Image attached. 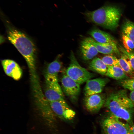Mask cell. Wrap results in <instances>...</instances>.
Instances as JSON below:
<instances>
[{"mask_svg": "<svg viewBox=\"0 0 134 134\" xmlns=\"http://www.w3.org/2000/svg\"><path fill=\"white\" fill-rule=\"evenodd\" d=\"M7 37L25 60L28 65L30 79L38 78L36 67V50L31 39L17 29L9 27Z\"/></svg>", "mask_w": 134, "mask_h": 134, "instance_id": "cell-1", "label": "cell"}, {"mask_svg": "<svg viewBox=\"0 0 134 134\" xmlns=\"http://www.w3.org/2000/svg\"><path fill=\"white\" fill-rule=\"evenodd\" d=\"M104 105L111 115L132 124L134 105L126 90H121L110 94L106 98Z\"/></svg>", "mask_w": 134, "mask_h": 134, "instance_id": "cell-2", "label": "cell"}, {"mask_svg": "<svg viewBox=\"0 0 134 134\" xmlns=\"http://www.w3.org/2000/svg\"><path fill=\"white\" fill-rule=\"evenodd\" d=\"M31 83L35 104L38 113L46 127L52 133H56L58 132L56 116L42 90L39 81Z\"/></svg>", "mask_w": 134, "mask_h": 134, "instance_id": "cell-3", "label": "cell"}, {"mask_svg": "<svg viewBox=\"0 0 134 134\" xmlns=\"http://www.w3.org/2000/svg\"><path fill=\"white\" fill-rule=\"evenodd\" d=\"M84 15L90 21L110 30H115L118 25L121 12L117 7L107 5L92 11H88Z\"/></svg>", "mask_w": 134, "mask_h": 134, "instance_id": "cell-4", "label": "cell"}, {"mask_svg": "<svg viewBox=\"0 0 134 134\" xmlns=\"http://www.w3.org/2000/svg\"><path fill=\"white\" fill-rule=\"evenodd\" d=\"M69 66L66 70V74L79 85L94 77L95 74L81 67L77 61L74 54L71 51L69 57Z\"/></svg>", "mask_w": 134, "mask_h": 134, "instance_id": "cell-5", "label": "cell"}, {"mask_svg": "<svg viewBox=\"0 0 134 134\" xmlns=\"http://www.w3.org/2000/svg\"><path fill=\"white\" fill-rule=\"evenodd\" d=\"M118 118L111 114L102 120L101 126L105 134H129L131 132L128 124L121 122Z\"/></svg>", "mask_w": 134, "mask_h": 134, "instance_id": "cell-6", "label": "cell"}, {"mask_svg": "<svg viewBox=\"0 0 134 134\" xmlns=\"http://www.w3.org/2000/svg\"><path fill=\"white\" fill-rule=\"evenodd\" d=\"M49 103L53 112L61 120L66 122H71L73 120L75 112L69 106L65 100Z\"/></svg>", "mask_w": 134, "mask_h": 134, "instance_id": "cell-7", "label": "cell"}, {"mask_svg": "<svg viewBox=\"0 0 134 134\" xmlns=\"http://www.w3.org/2000/svg\"><path fill=\"white\" fill-rule=\"evenodd\" d=\"M63 91L73 102L77 100L80 91V85L66 74L63 75L61 80Z\"/></svg>", "mask_w": 134, "mask_h": 134, "instance_id": "cell-8", "label": "cell"}, {"mask_svg": "<svg viewBox=\"0 0 134 134\" xmlns=\"http://www.w3.org/2000/svg\"><path fill=\"white\" fill-rule=\"evenodd\" d=\"M45 80L43 92L49 102L64 100V93L58 81Z\"/></svg>", "mask_w": 134, "mask_h": 134, "instance_id": "cell-9", "label": "cell"}, {"mask_svg": "<svg viewBox=\"0 0 134 134\" xmlns=\"http://www.w3.org/2000/svg\"><path fill=\"white\" fill-rule=\"evenodd\" d=\"M106 99L105 95L100 93L85 96L84 100V105L89 112L97 113L104 105Z\"/></svg>", "mask_w": 134, "mask_h": 134, "instance_id": "cell-10", "label": "cell"}, {"mask_svg": "<svg viewBox=\"0 0 134 134\" xmlns=\"http://www.w3.org/2000/svg\"><path fill=\"white\" fill-rule=\"evenodd\" d=\"M109 81L106 78L90 79L86 82L84 92L85 96L100 93Z\"/></svg>", "mask_w": 134, "mask_h": 134, "instance_id": "cell-11", "label": "cell"}, {"mask_svg": "<svg viewBox=\"0 0 134 134\" xmlns=\"http://www.w3.org/2000/svg\"><path fill=\"white\" fill-rule=\"evenodd\" d=\"M1 63L4 71L7 75L16 80L21 78L22 69L15 62L11 60L4 59L1 61Z\"/></svg>", "mask_w": 134, "mask_h": 134, "instance_id": "cell-12", "label": "cell"}, {"mask_svg": "<svg viewBox=\"0 0 134 134\" xmlns=\"http://www.w3.org/2000/svg\"><path fill=\"white\" fill-rule=\"evenodd\" d=\"M60 55H58L56 59L47 66L44 72L45 79L50 81H58V75L62 67L60 60Z\"/></svg>", "mask_w": 134, "mask_h": 134, "instance_id": "cell-13", "label": "cell"}, {"mask_svg": "<svg viewBox=\"0 0 134 134\" xmlns=\"http://www.w3.org/2000/svg\"><path fill=\"white\" fill-rule=\"evenodd\" d=\"M80 49L82 58L85 61L92 59L99 52L96 47L87 37L81 41Z\"/></svg>", "mask_w": 134, "mask_h": 134, "instance_id": "cell-14", "label": "cell"}, {"mask_svg": "<svg viewBox=\"0 0 134 134\" xmlns=\"http://www.w3.org/2000/svg\"><path fill=\"white\" fill-rule=\"evenodd\" d=\"M90 34L99 43L104 44L116 43L113 37L108 33L97 29H94L89 32Z\"/></svg>", "mask_w": 134, "mask_h": 134, "instance_id": "cell-15", "label": "cell"}, {"mask_svg": "<svg viewBox=\"0 0 134 134\" xmlns=\"http://www.w3.org/2000/svg\"><path fill=\"white\" fill-rule=\"evenodd\" d=\"M105 75L117 80H121L129 78L127 74L119 66H114L107 67Z\"/></svg>", "mask_w": 134, "mask_h": 134, "instance_id": "cell-16", "label": "cell"}, {"mask_svg": "<svg viewBox=\"0 0 134 134\" xmlns=\"http://www.w3.org/2000/svg\"><path fill=\"white\" fill-rule=\"evenodd\" d=\"M90 69L101 75H105L107 70L106 65L101 59L96 57L93 59L89 64Z\"/></svg>", "mask_w": 134, "mask_h": 134, "instance_id": "cell-17", "label": "cell"}, {"mask_svg": "<svg viewBox=\"0 0 134 134\" xmlns=\"http://www.w3.org/2000/svg\"><path fill=\"white\" fill-rule=\"evenodd\" d=\"M119 59L120 67L127 74L131 76L134 75V70L131 65L128 57L124 54Z\"/></svg>", "mask_w": 134, "mask_h": 134, "instance_id": "cell-18", "label": "cell"}, {"mask_svg": "<svg viewBox=\"0 0 134 134\" xmlns=\"http://www.w3.org/2000/svg\"><path fill=\"white\" fill-rule=\"evenodd\" d=\"M123 34L127 36L134 43V23L129 20L125 21L122 27Z\"/></svg>", "mask_w": 134, "mask_h": 134, "instance_id": "cell-19", "label": "cell"}, {"mask_svg": "<svg viewBox=\"0 0 134 134\" xmlns=\"http://www.w3.org/2000/svg\"><path fill=\"white\" fill-rule=\"evenodd\" d=\"M101 59L107 67L114 66H120L119 59L114 56L111 55H106Z\"/></svg>", "mask_w": 134, "mask_h": 134, "instance_id": "cell-20", "label": "cell"}, {"mask_svg": "<svg viewBox=\"0 0 134 134\" xmlns=\"http://www.w3.org/2000/svg\"><path fill=\"white\" fill-rule=\"evenodd\" d=\"M120 84L125 89L134 91V75L131 78L119 80Z\"/></svg>", "mask_w": 134, "mask_h": 134, "instance_id": "cell-21", "label": "cell"}, {"mask_svg": "<svg viewBox=\"0 0 134 134\" xmlns=\"http://www.w3.org/2000/svg\"><path fill=\"white\" fill-rule=\"evenodd\" d=\"M87 38L88 40L96 47L99 52L104 54H110L113 53L111 51L102 44L98 43L91 38Z\"/></svg>", "mask_w": 134, "mask_h": 134, "instance_id": "cell-22", "label": "cell"}, {"mask_svg": "<svg viewBox=\"0 0 134 134\" xmlns=\"http://www.w3.org/2000/svg\"><path fill=\"white\" fill-rule=\"evenodd\" d=\"M123 45L125 49L128 52H132L134 48V43L129 37L123 34L122 36Z\"/></svg>", "mask_w": 134, "mask_h": 134, "instance_id": "cell-23", "label": "cell"}, {"mask_svg": "<svg viewBox=\"0 0 134 134\" xmlns=\"http://www.w3.org/2000/svg\"><path fill=\"white\" fill-rule=\"evenodd\" d=\"M120 49L122 52L127 56L129 58L132 67L134 70V53L132 52H128L121 47Z\"/></svg>", "mask_w": 134, "mask_h": 134, "instance_id": "cell-24", "label": "cell"}, {"mask_svg": "<svg viewBox=\"0 0 134 134\" xmlns=\"http://www.w3.org/2000/svg\"><path fill=\"white\" fill-rule=\"evenodd\" d=\"M129 97L134 105V91H131Z\"/></svg>", "mask_w": 134, "mask_h": 134, "instance_id": "cell-25", "label": "cell"}, {"mask_svg": "<svg viewBox=\"0 0 134 134\" xmlns=\"http://www.w3.org/2000/svg\"><path fill=\"white\" fill-rule=\"evenodd\" d=\"M131 132L133 134H134V126L131 128Z\"/></svg>", "mask_w": 134, "mask_h": 134, "instance_id": "cell-26", "label": "cell"}, {"mask_svg": "<svg viewBox=\"0 0 134 134\" xmlns=\"http://www.w3.org/2000/svg\"><path fill=\"white\" fill-rule=\"evenodd\" d=\"M129 134H133L131 132Z\"/></svg>", "mask_w": 134, "mask_h": 134, "instance_id": "cell-27", "label": "cell"}]
</instances>
